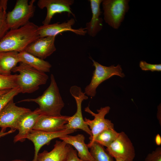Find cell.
<instances>
[{
    "label": "cell",
    "instance_id": "1",
    "mask_svg": "<svg viewBox=\"0 0 161 161\" xmlns=\"http://www.w3.org/2000/svg\"><path fill=\"white\" fill-rule=\"evenodd\" d=\"M38 26L30 22L17 29L8 31L0 41V52L24 51L27 47L39 38Z\"/></svg>",
    "mask_w": 161,
    "mask_h": 161
},
{
    "label": "cell",
    "instance_id": "2",
    "mask_svg": "<svg viewBox=\"0 0 161 161\" xmlns=\"http://www.w3.org/2000/svg\"><path fill=\"white\" fill-rule=\"evenodd\" d=\"M34 102L38 104L39 108L35 110L41 115L59 117L61 116V112L64 103L61 95L54 76L50 75L49 86L41 96L35 98H27L18 102Z\"/></svg>",
    "mask_w": 161,
    "mask_h": 161
},
{
    "label": "cell",
    "instance_id": "3",
    "mask_svg": "<svg viewBox=\"0 0 161 161\" xmlns=\"http://www.w3.org/2000/svg\"><path fill=\"white\" fill-rule=\"evenodd\" d=\"M11 71L19 73L17 74L16 82L21 93H30L36 91L40 86L46 83L49 78L45 72L21 62Z\"/></svg>",
    "mask_w": 161,
    "mask_h": 161
},
{
    "label": "cell",
    "instance_id": "4",
    "mask_svg": "<svg viewBox=\"0 0 161 161\" xmlns=\"http://www.w3.org/2000/svg\"><path fill=\"white\" fill-rule=\"evenodd\" d=\"M35 0H17L13 9L7 13L6 20L9 29H17L25 25L34 14Z\"/></svg>",
    "mask_w": 161,
    "mask_h": 161
},
{
    "label": "cell",
    "instance_id": "5",
    "mask_svg": "<svg viewBox=\"0 0 161 161\" xmlns=\"http://www.w3.org/2000/svg\"><path fill=\"white\" fill-rule=\"evenodd\" d=\"M92 60L95 69L93 72L91 81L85 88L84 92L86 95L91 97L95 96L96 89L103 81L114 75L121 78L125 76L121 66L119 64L116 66L112 65L106 66L102 65L93 59Z\"/></svg>",
    "mask_w": 161,
    "mask_h": 161
},
{
    "label": "cell",
    "instance_id": "6",
    "mask_svg": "<svg viewBox=\"0 0 161 161\" xmlns=\"http://www.w3.org/2000/svg\"><path fill=\"white\" fill-rule=\"evenodd\" d=\"M129 0H103L104 19L114 29L120 27L129 9Z\"/></svg>",
    "mask_w": 161,
    "mask_h": 161
},
{
    "label": "cell",
    "instance_id": "7",
    "mask_svg": "<svg viewBox=\"0 0 161 161\" xmlns=\"http://www.w3.org/2000/svg\"><path fill=\"white\" fill-rule=\"evenodd\" d=\"M70 92L74 98L76 103L77 110L72 116H69L67 123L65 125L66 129L69 130H82L92 137L91 131L85 123L82 112V103L84 100H87L88 97L84 92H83L81 87L76 85L72 86L69 90Z\"/></svg>",
    "mask_w": 161,
    "mask_h": 161
},
{
    "label": "cell",
    "instance_id": "8",
    "mask_svg": "<svg viewBox=\"0 0 161 161\" xmlns=\"http://www.w3.org/2000/svg\"><path fill=\"white\" fill-rule=\"evenodd\" d=\"M106 148L107 151L115 160L133 161L135 156L134 146L123 131L120 132L117 138Z\"/></svg>",
    "mask_w": 161,
    "mask_h": 161
},
{
    "label": "cell",
    "instance_id": "9",
    "mask_svg": "<svg viewBox=\"0 0 161 161\" xmlns=\"http://www.w3.org/2000/svg\"><path fill=\"white\" fill-rule=\"evenodd\" d=\"M110 109V108L109 106L101 107L100 109L97 110V113H95L90 109L89 106L85 108V112L94 117L92 120L86 117L84 119L86 124L89 127L92 133V137L89 138V143L92 142L95 137L103 130L108 129H114V124L111 121L105 118L106 115L109 113Z\"/></svg>",
    "mask_w": 161,
    "mask_h": 161
},
{
    "label": "cell",
    "instance_id": "10",
    "mask_svg": "<svg viewBox=\"0 0 161 161\" xmlns=\"http://www.w3.org/2000/svg\"><path fill=\"white\" fill-rule=\"evenodd\" d=\"M30 111L29 109L16 106L12 99L0 112V127L5 130L7 128L17 130L20 118Z\"/></svg>",
    "mask_w": 161,
    "mask_h": 161
},
{
    "label": "cell",
    "instance_id": "11",
    "mask_svg": "<svg viewBox=\"0 0 161 161\" xmlns=\"http://www.w3.org/2000/svg\"><path fill=\"white\" fill-rule=\"evenodd\" d=\"M76 130L66 129L55 132H47L32 129L27 137L31 141L34 146L33 161H36L38 155L41 148L45 145H49L52 140L62 137L74 133Z\"/></svg>",
    "mask_w": 161,
    "mask_h": 161
},
{
    "label": "cell",
    "instance_id": "12",
    "mask_svg": "<svg viewBox=\"0 0 161 161\" xmlns=\"http://www.w3.org/2000/svg\"><path fill=\"white\" fill-rule=\"evenodd\" d=\"M74 3L73 0H39L37 5L41 9L46 8V17L42 21L44 25L49 24L54 16L57 13L67 12L75 17L72 12L71 6Z\"/></svg>",
    "mask_w": 161,
    "mask_h": 161
},
{
    "label": "cell",
    "instance_id": "13",
    "mask_svg": "<svg viewBox=\"0 0 161 161\" xmlns=\"http://www.w3.org/2000/svg\"><path fill=\"white\" fill-rule=\"evenodd\" d=\"M75 23L74 18H71L66 22L60 23L57 22L38 27V31L39 38L56 36L58 34L66 31L72 32L77 35H84L86 33L85 28L78 29L72 28Z\"/></svg>",
    "mask_w": 161,
    "mask_h": 161
},
{
    "label": "cell",
    "instance_id": "14",
    "mask_svg": "<svg viewBox=\"0 0 161 161\" xmlns=\"http://www.w3.org/2000/svg\"><path fill=\"white\" fill-rule=\"evenodd\" d=\"M55 37L39 38L29 45L24 51L44 60L56 50L55 44Z\"/></svg>",
    "mask_w": 161,
    "mask_h": 161
},
{
    "label": "cell",
    "instance_id": "15",
    "mask_svg": "<svg viewBox=\"0 0 161 161\" xmlns=\"http://www.w3.org/2000/svg\"><path fill=\"white\" fill-rule=\"evenodd\" d=\"M69 116L53 117L41 115L33 129L47 132H55L66 129Z\"/></svg>",
    "mask_w": 161,
    "mask_h": 161
},
{
    "label": "cell",
    "instance_id": "16",
    "mask_svg": "<svg viewBox=\"0 0 161 161\" xmlns=\"http://www.w3.org/2000/svg\"><path fill=\"white\" fill-rule=\"evenodd\" d=\"M41 115L35 110L27 112L21 117L17 128L18 133L14 137V143L23 142L26 140Z\"/></svg>",
    "mask_w": 161,
    "mask_h": 161
},
{
    "label": "cell",
    "instance_id": "17",
    "mask_svg": "<svg viewBox=\"0 0 161 161\" xmlns=\"http://www.w3.org/2000/svg\"><path fill=\"white\" fill-rule=\"evenodd\" d=\"M70 146L63 141L56 140L51 151L38 153L36 161H66Z\"/></svg>",
    "mask_w": 161,
    "mask_h": 161
},
{
    "label": "cell",
    "instance_id": "18",
    "mask_svg": "<svg viewBox=\"0 0 161 161\" xmlns=\"http://www.w3.org/2000/svg\"><path fill=\"white\" fill-rule=\"evenodd\" d=\"M59 139L74 147L80 159L86 161H95L89 150L87 144L85 143V137L83 134H79L75 136L67 135Z\"/></svg>",
    "mask_w": 161,
    "mask_h": 161
},
{
    "label": "cell",
    "instance_id": "19",
    "mask_svg": "<svg viewBox=\"0 0 161 161\" xmlns=\"http://www.w3.org/2000/svg\"><path fill=\"white\" fill-rule=\"evenodd\" d=\"M92 13L90 21L86 23L85 28L86 33L92 37L95 36L103 27V19L100 17L101 13L100 5L103 0H89Z\"/></svg>",
    "mask_w": 161,
    "mask_h": 161
},
{
    "label": "cell",
    "instance_id": "20",
    "mask_svg": "<svg viewBox=\"0 0 161 161\" xmlns=\"http://www.w3.org/2000/svg\"><path fill=\"white\" fill-rule=\"evenodd\" d=\"M20 62L19 52L16 51L0 52V74H11L12 69Z\"/></svg>",
    "mask_w": 161,
    "mask_h": 161
},
{
    "label": "cell",
    "instance_id": "21",
    "mask_svg": "<svg viewBox=\"0 0 161 161\" xmlns=\"http://www.w3.org/2000/svg\"><path fill=\"white\" fill-rule=\"evenodd\" d=\"M20 62L25 64L39 71L49 72L51 65L48 61L40 58L25 51L19 52Z\"/></svg>",
    "mask_w": 161,
    "mask_h": 161
},
{
    "label": "cell",
    "instance_id": "22",
    "mask_svg": "<svg viewBox=\"0 0 161 161\" xmlns=\"http://www.w3.org/2000/svg\"><path fill=\"white\" fill-rule=\"evenodd\" d=\"M119 133L114 129H105L98 134L92 142L87 144L89 148L94 142H95L107 147L117 138Z\"/></svg>",
    "mask_w": 161,
    "mask_h": 161
},
{
    "label": "cell",
    "instance_id": "23",
    "mask_svg": "<svg viewBox=\"0 0 161 161\" xmlns=\"http://www.w3.org/2000/svg\"><path fill=\"white\" fill-rule=\"evenodd\" d=\"M90 152L95 161H114L113 157L104 146L94 142L89 147Z\"/></svg>",
    "mask_w": 161,
    "mask_h": 161
},
{
    "label": "cell",
    "instance_id": "24",
    "mask_svg": "<svg viewBox=\"0 0 161 161\" xmlns=\"http://www.w3.org/2000/svg\"><path fill=\"white\" fill-rule=\"evenodd\" d=\"M7 2V0H0V41L9 30L6 20Z\"/></svg>",
    "mask_w": 161,
    "mask_h": 161
},
{
    "label": "cell",
    "instance_id": "25",
    "mask_svg": "<svg viewBox=\"0 0 161 161\" xmlns=\"http://www.w3.org/2000/svg\"><path fill=\"white\" fill-rule=\"evenodd\" d=\"M17 76V74L6 75L0 74V90H10L18 87Z\"/></svg>",
    "mask_w": 161,
    "mask_h": 161
},
{
    "label": "cell",
    "instance_id": "26",
    "mask_svg": "<svg viewBox=\"0 0 161 161\" xmlns=\"http://www.w3.org/2000/svg\"><path fill=\"white\" fill-rule=\"evenodd\" d=\"M21 93L19 88L18 87L8 91L0 97V112L7 104L14 97Z\"/></svg>",
    "mask_w": 161,
    "mask_h": 161
},
{
    "label": "cell",
    "instance_id": "27",
    "mask_svg": "<svg viewBox=\"0 0 161 161\" xmlns=\"http://www.w3.org/2000/svg\"><path fill=\"white\" fill-rule=\"evenodd\" d=\"M139 66L141 69L144 71H161V64H151L148 63L144 61H141Z\"/></svg>",
    "mask_w": 161,
    "mask_h": 161
},
{
    "label": "cell",
    "instance_id": "28",
    "mask_svg": "<svg viewBox=\"0 0 161 161\" xmlns=\"http://www.w3.org/2000/svg\"><path fill=\"white\" fill-rule=\"evenodd\" d=\"M144 161H161V148L157 147L155 150L149 153Z\"/></svg>",
    "mask_w": 161,
    "mask_h": 161
},
{
    "label": "cell",
    "instance_id": "29",
    "mask_svg": "<svg viewBox=\"0 0 161 161\" xmlns=\"http://www.w3.org/2000/svg\"><path fill=\"white\" fill-rule=\"evenodd\" d=\"M66 161H86L80 159L76 150L70 145Z\"/></svg>",
    "mask_w": 161,
    "mask_h": 161
},
{
    "label": "cell",
    "instance_id": "30",
    "mask_svg": "<svg viewBox=\"0 0 161 161\" xmlns=\"http://www.w3.org/2000/svg\"><path fill=\"white\" fill-rule=\"evenodd\" d=\"M6 130L1 129L0 131V138L7 135L13 133L16 131V130L11 129L7 131H5Z\"/></svg>",
    "mask_w": 161,
    "mask_h": 161
},
{
    "label": "cell",
    "instance_id": "31",
    "mask_svg": "<svg viewBox=\"0 0 161 161\" xmlns=\"http://www.w3.org/2000/svg\"><path fill=\"white\" fill-rule=\"evenodd\" d=\"M155 141L156 144L160 145L161 144V137L159 134H157L156 136Z\"/></svg>",
    "mask_w": 161,
    "mask_h": 161
},
{
    "label": "cell",
    "instance_id": "32",
    "mask_svg": "<svg viewBox=\"0 0 161 161\" xmlns=\"http://www.w3.org/2000/svg\"><path fill=\"white\" fill-rule=\"evenodd\" d=\"M9 90H0V97L6 93Z\"/></svg>",
    "mask_w": 161,
    "mask_h": 161
},
{
    "label": "cell",
    "instance_id": "33",
    "mask_svg": "<svg viewBox=\"0 0 161 161\" xmlns=\"http://www.w3.org/2000/svg\"><path fill=\"white\" fill-rule=\"evenodd\" d=\"M9 161H27L26 160H19V159H16V160H13ZM31 161H33L32 160Z\"/></svg>",
    "mask_w": 161,
    "mask_h": 161
}]
</instances>
